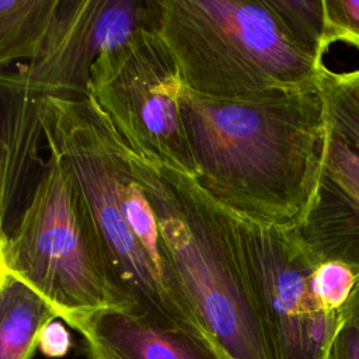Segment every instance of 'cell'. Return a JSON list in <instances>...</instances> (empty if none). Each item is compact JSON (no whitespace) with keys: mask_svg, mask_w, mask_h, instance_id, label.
<instances>
[{"mask_svg":"<svg viewBox=\"0 0 359 359\" xmlns=\"http://www.w3.org/2000/svg\"><path fill=\"white\" fill-rule=\"evenodd\" d=\"M39 101L14 72L0 73V243L21 216L46 158Z\"/></svg>","mask_w":359,"mask_h":359,"instance_id":"cell-10","label":"cell"},{"mask_svg":"<svg viewBox=\"0 0 359 359\" xmlns=\"http://www.w3.org/2000/svg\"><path fill=\"white\" fill-rule=\"evenodd\" d=\"M317 84L328 130L359 154V69L334 72L324 65Z\"/></svg>","mask_w":359,"mask_h":359,"instance_id":"cell-14","label":"cell"},{"mask_svg":"<svg viewBox=\"0 0 359 359\" xmlns=\"http://www.w3.org/2000/svg\"><path fill=\"white\" fill-rule=\"evenodd\" d=\"M234 215L271 359H328L342 318L316 297L318 262L290 230Z\"/></svg>","mask_w":359,"mask_h":359,"instance_id":"cell-7","label":"cell"},{"mask_svg":"<svg viewBox=\"0 0 359 359\" xmlns=\"http://www.w3.org/2000/svg\"><path fill=\"white\" fill-rule=\"evenodd\" d=\"M156 22V0H59L35 55L14 70L35 97L88 95L97 57Z\"/></svg>","mask_w":359,"mask_h":359,"instance_id":"cell-8","label":"cell"},{"mask_svg":"<svg viewBox=\"0 0 359 359\" xmlns=\"http://www.w3.org/2000/svg\"><path fill=\"white\" fill-rule=\"evenodd\" d=\"M57 318L45 297L0 264V359H31L43 328Z\"/></svg>","mask_w":359,"mask_h":359,"instance_id":"cell-12","label":"cell"},{"mask_svg":"<svg viewBox=\"0 0 359 359\" xmlns=\"http://www.w3.org/2000/svg\"><path fill=\"white\" fill-rule=\"evenodd\" d=\"M182 87L167 45L147 27L97 57L88 95L132 149L195 177Z\"/></svg>","mask_w":359,"mask_h":359,"instance_id":"cell-6","label":"cell"},{"mask_svg":"<svg viewBox=\"0 0 359 359\" xmlns=\"http://www.w3.org/2000/svg\"><path fill=\"white\" fill-rule=\"evenodd\" d=\"M290 231L318 264L342 262L359 276V154L330 130L316 191Z\"/></svg>","mask_w":359,"mask_h":359,"instance_id":"cell-9","label":"cell"},{"mask_svg":"<svg viewBox=\"0 0 359 359\" xmlns=\"http://www.w3.org/2000/svg\"><path fill=\"white\" fill-rule=\"evenodd\" d=\"M125 151L203 337L223 359H271L234 212L194 175L136 151L126 142Z\"/></svg>","mask_w":359,"mask_h":359,"instance_id":"cell-2","label":"cell"},{"mask_svg":"<svg viewBox=\"0 0 359 359\" xmlns=\"http://www.w3.org/2000/svg\"><path fill=\"white\" fill-rule=\"evenodd\" d=\"M195 178L250 220L293 229L316 191L327 146L318 84L251 101L181 91Z\"/></svg>","mask_w":359,"mask_h":359,"instance_id":"cell-1","label":"cell"},{"mask_svg":"<svg viewBox=\"0 0 359 359\" xmlns=\"http://www.w3.org/2000/svg\"><path fill=\"white\" fill-rule=\"evenodd\" d=\"M327 15L325 48L345 42L359 48V0H324Z\"/></svg>","mask_w":359,"mask_h":359,"instance_id":"cell-17","label":"cell"},{"mask_svg":"<svg viewBox=\"0 0 359 359\" xmlns=\"http://www.w3.org/2000/svg\"><path fill=\"white\" fill-rule=\"evenodd\" d=\"M154 29L182 86L222 101H251L317 86L323 66L286 36L266 0H156Z\"/></svg>","mask_w":359,"mask_h":359,"instance_id":"cell-3","label":"cell"},{"mask_svg":"<svg viewBox=\"0 0 359 359\" xmlns=\"http://www.w3.org/2000/svg\"><path fill=\"white\" fill-rule=\"evenodd\" d=\"M57 4L59 0H0V73L35 55Z\"/></svg>","mask_w":359,"mask_h":359,"instance_id":"cell-13","label":"cell"},{"mask_svg":"<svg viewBox=\"0 0 359 359\" xmlns=\"http://www.w3.org/2000/svg\"><path fill=\"white\" fill-rule=\"evenodd\" d=\"M38 101L46 149L69 165L112 273L137 313L203 337L180 283L156 266L121 213L114 185L111 119L90 95L39 97Z\"/></svg>","mask_w":359,"mask_h":359,"instance_id":"cell-5","label":"cell"},{"mask_svg":"<svg viewBox=\"0 0 359 359\" xmlns=\"http://www.w3.org/2000/svg\"><path fill=\"white\" fill-rule=\"evenodd\" d=\"M356 49H359V48H356Z\"/></svg>","mask_w":359,"mask_h":359,"instance_id":"cell-21","label":"cell"},{"mask_svg":"<svg viewBox=\"0 0 359 359\" xmlns=\"http://www.w3.org/2000/svg\"><path fill=\"white\" fill-rule=\"evenodd\" d=\"M289 41L323 66L327 15L324 0H266Z\"/></svg>","mask_w":359,"mask_h":359,"instance_id":"cell-15","label":"cell"},{"mask_svg":"<svg viewBox=\"0 0 359 359\" xmlns=\"http://www.w3.org/2000/svg\"><path fill=\"white\" fill-rule=\"evenodd\" d=\"M84 339L87 359H223L201 335L121 309L65 321Z\"/></svg>","mask_w":359,"mask_h":359,"instance_id":"cell-11","label":"cell"},{"mask_svg":"<svg viewBox=\"0 0 359 359\" xmlns=\"http://www.w3.org/2000/svg\"><path fill=\"white\" fill-rule=\"evenodd\" d=\"M341 316L352 321L359 328V280L356 282L351 296L348 297L345 306L341 309Z\"/></svg>","mask_w":359,"mask_h":359,"instance_id":"cell-20","label":"cell"},{"mask_svg":"<svg viewBox=\"0 0 359 359\" xmlns=\"http://www.w3.org/2000/svg\"><path fill=\"white\" fill-rule=\"evenodd\" d=\"M341 324L331 342L328 359H359V328L341 316Z\"/></svg>","mask_w":359,"mask_h":359,"instance_id":"cell-18","label":"cell"},{"mask_svg":"<svg viewBox=\"0 0 359 359\" xmlns=\"http://www.w3.org/2000/svg\"><path fill=\"white\" fill-rule=\"evenodd\" d=\"M358 280L359 276L348 265L335 261L321 262L313 275V290L327 311L339 313Z\"/></svg>","mask_w":359,"mask_h":359,"instance_id":"cell-16","label":"cell"},{"mask_svg":"<svg viewBox=\"0 0 359 359\" xmlns=\"http://www.w3.org/2000/svg\"><path fill=\"white\" fill-rule=\"evenodd\" d=\"M72 346V338L66 327L55 320L49 323L39 337V351L49 358L65 356Z\"/></svg>","mask_w":359,"mask_h":359,"instance_id":"cell-19","label":"cell"},{"mask_svg":"<svg viewBox=\"0 0 359 359\" xmlns=\"http://www.w3.org/2000/svg\"><path fill=\"white\" fill-rule=\"evenodd\" d=\"M46 153L21 216L0 243V264L45 297L63 323L107 309L137 313L112 273L69 165Z\"/></svg>","mask_w":359,"mask_h":359,"instance_id":"cell-4","label":"cell"}]
</instances>
